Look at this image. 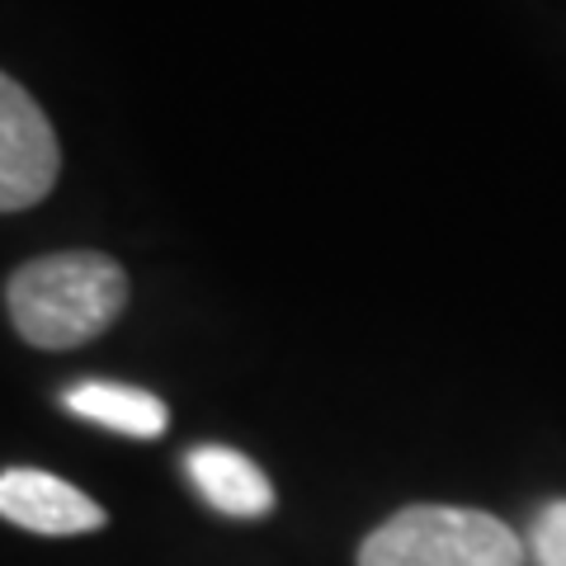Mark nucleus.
<instances>
[{
    "label": "nucleus",
    "mask_w": 566,
    "mask_h": 566,
    "mask_svg": "<svg viewBox=\"0 0 566 566\" xmlns=\"http://www.w3.org/2000/svg\"><path fill=\"white\" fill-rule=\"evenodd\" d=\"M185 472L193 491L218 510V515L232 520H260L274 510V486L251 458L227 449V444H199L185 458Z\"/></svg>",
    "instance_id": "obj_5"
},
{
    "label": "nucleus",
    "mask_w": 566,
    "mask_h": 566,
    "mask_svg": "<svg viewBox=\"0 0 566 566\" xmlns=\"http://www.w3.org/2000/svg\"><path fill=\"white\" fill-rule=\"evenodd\" d=\"M14 331L39 349H76L128 307V274L104 251H57L20 264L6 283Z\"/></svg>",
    "instance_id": "obj_1"
},
{
    "label": "nucleus",
    "mask_w": 566,
    "mask_h": 566,
    "mask_svg": "<svg viewBox=\"0 0 566 566\" xmlns=\"http://www.w3.org/2000/svg\"><path fill=\"white\" fill-rule=\"evenodd\" d=\"M62 170V147L48 114L20 81L0 71V212L48 199Z\"/></svg>",
    "instance_id": "obj_3"
},
{
    "label": "nucleus",
    "mask_w": 566,
    "mask_h": 566,
    "mask_svg": "<svg viewBox=\"0 0 566 566\" xmlns=\"http://www.w3.org/2000/svg\"><path fill=\"white\" fill-rule=\"evenodd\" d=\"M359 566H528V553L486 510L406 505L359 543Z\"/></svg>",
    "instance_id": "obj_2"
},
{
    "label": "nucleus",
    "mask_w": 566,
    "mask_h": 566,
    "mask_svg": "<svg viewBox=\"0 0 566 566\" xmlns=\"http://www.w3.org/2000/svg\"><path fill=\"white\" fill-rule=\"evenodd\" d=\"M0 520L29 528V534L71 538V534H95L109 524V515L85 495L81 486L62 482L39 468H10L0 472Z\"/></svg>",
    "instance_id": "obj_4"
},
{
    "label": "nucleus",
    "mask_w": 566,
    "mask_h": 566,
    "mask_svg": "<svg viewBox=\"0 0 566 566\" xmlns=\"http://www.w3.org/2000/svg\"><path fill=\"white\" fill-rule=\"evenodd\" d=\"M66 411L95 420L114 434H128V439H156V434H166V424H170L166 401L156 392H142V387H128V382H81V387H71Z\"/></svg>",
    "instance_id": "obj_6"
},
{
    "label": "nucleus",
    "mask_w": 566,
    "mask_h": 566,
    "mask_svg": "<svg viewBox=\"0 0 566 566\" xmlns=\"http://www.w3.org/2000/svg\"><path fill=\"white\" fill-rule=\"evenodd\" d=\"M524 553H534L538 566H566V501H553L538 510Z\"/></svg>",
    "instance_id": "obj_7"
}]
</instances>
